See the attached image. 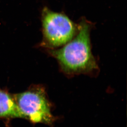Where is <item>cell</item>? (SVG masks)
Masks as SVG:
<instances>
[{
	"mask_svg": "<svg viewBox=\"0 0 127 127\" xmlns=\"http://www.w3.org/2000/svg\"><path fill=\"white\" fill-rule=\"evenodd\" d=\"M91 23L82 19L78 25L75 36L59 49L48 52L57 61L61 70L69 75L87 73L97 68L91 51L90 32Z\"/></svg>",
	"mask_w": 127,
	"mask_h": 127,
	"instance_id": "cell-1",
	"label": "cell"
},
{
	"mask_svg": "<svg viewBox=\"0 0 127 127\" xmlns=\"http://www.w3.org/2000/svg\"><path fill=\"white\" fill-rule=\"evenodd\" d=\"M42 15L43 47L57 49L69 42L77 34L78 25L65 14L45 7Z\"/></svg>",
	"mask_w": 127,
	"mask_h": 127,
	"instance_id": "cell-2",
	"label": "cell"
},
{
	"mask_svg": "<svg viewBox=\"0 0 127 127\" xmlns=\"http://www.w3.org/2000/svg\"><path fill=\"white\" fill-rule=\"evenodd\" d=\"M24 118L34 123L52 125L55 118L44 89L32 88L14 95V97Z\"/></svg>",
	"mask_w": 127,
	"mask_h": 127,
	"instance_id": "cell-3",
	"label": "cell"
},
{
	"mask_svg": "<svg viewBox=\"0 0 127 127\" xmlns=\"http://www.w3.org/2000/svg\"><path fill=\"white\" fill-rule=\"evenodd\" d=\"M0 118H24L14 98L0 90Z\"/></svg>",
	"mask_w": 127,
	"mask_h": 127,
	"instance_id": "cell-4",
	"label": "cell"
}]
</instances>
